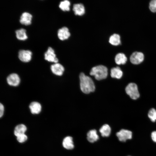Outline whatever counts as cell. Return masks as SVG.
I'll return each instance as SVG.
<instances>
[{
	"label": "cell",
	"mask_w": 156,
	"mask_h": 156,
	"mask_svg": "<svg viewBox=\"0 0 156 156\" xmlns=\"http://www.w3.org/2000/svg\"><path fill=\"white\" fill-rule=\"evenodd\" d=\"M27 130L25 125L23 124H20L17 125L15 128L14 134L15 136L17 137L20 135L25 134Z\"/></svg>",
	"instance_id": "16"
},
{
	"label": "cell",
	"mask_w": 156,
	"mask_h": 156,
	"mask_svg": "<svg viewBox=\"0 0 156 156\" xmlns=\"http://www.w3.org/2000/svg\"><path fill=\"white\" fill-rule=\"evenodd\" d=\"M148 116L151 121L154 122L156 120V110L154 108H151L148 112Z\"/></svg>",
	"instance_id": "23"
},
{
	"label": "cell",
	"mask_w": 156,
	"mask_h": 156,
	"mask_svg": "<svg viewBox=\"0 0 156 156\" xmlns=\"http://www.w3.org/2000/svg\"><path fill=\"white\" fill-rule=\"evenodd\" d=\"M32 53L30 50H21L18 53V57L21 61L24 62H29L31 59Z\"/></svg>",
	"instance_id": "5"
},
{
	"label": "cell",
	"mask_w": 156,
	"mask_h": 156,
	"mask_svg": "<svg viewBox=\"0 0 156 156\" xmlns=\"http://www.w3.org/2000/svg\"><path fill=\"white\" fill-rule=\"evenodd\" d=\"M45 59L49 62L57 63L58 60L56 57L54 50L52 48L49 47L44 54Z\"/></svg>",
	"instance_id": "6"
},
{
	"label": "cell",
	"mask_w": 156,
	"mask_h": 156,
	"mask_svg": "<svg viewBox=\"0 0 156 156\" xmlns=\"http://www.w3.org/2000/svg\"><path fill=\"white\" fill-rule=\"evenodd\" d=\"M62 145L63 147L68 150H71L73 148L74 145L73 138L70 136L65 137L62 142Z\"/></svg>",
	"instance_id": "13"
},
{
	"label": "cell",
	"mask_w": 156,
	"mask_h": 156,
	"mask_svg": "<svg viewBox=\"0 0 156 156\" xmlns=\"http://www.w3.org/2000/svg\"><path fill=\"white\" fill-rule=\"evenodd\" d=\"M29 107L32 114H37L40 113L41 110L40 104L37 102H31L29 105Z\"/></svg>",
	"instance_id": "14"
},
{
	"label": "cell",
	"mask_w": 156,
	"mask_h": 156,
	"mask_svg": "<svg viewBox=\"0 0 156 156\" xmlns=\"http://www.w3.org/2000/svg\"><path fill=\"white\" fill-rule=\"evenodd\" d=\"M122 75V72L119 67L113 68L111 70L110 75L112 78L119 79Z\"/></svg>",
	"instance_id": "17"
},
{
	"label": "cell",
	"mask_w": 156,
	"mask_h": 156,
	"mask_svg": "<svg viewBox=\"0 0 156 156\" xmlns=\"http://www.w3.org/2000/svg\"><path fill=\"white\" fill-rule=\"evenodd\" d=\"M73 10L75 15L79 16H82L84 14L85 11L84 5L81 3L74 4Z\"/></svg>",
	"instance_id": "12"
},
{
	"label": "cell",
	"mask_w": 156,
	"mask_h": 156,
	"mask_svg": "<svg viewBox=\"0 0 156 156\" xmlns=\"http://www.w3.org/2000/svg\"><path fill=\"white\" fill-rule=\"evenodd\" d=\"M99 136L95 129H92L89 131L87 133V138L90 142L93 143L97 141L99 139Z\"/></svg>",
	"instance_id": "15"
},
{
	"label": "cell",
	"mask_w": 156,
	"mask_h": 156,
	"mask_svg": "<svg viewBox=\"0 0 156 156\" xmlns=\"http://www.w3.org/2000/svg\"><path fill=\"white\" fill-rule=\"evenodd\" d=\"M4 107L3 105L0 103V117H1L4 114Z\"/></svg>",
	"instance_id": "26"
},
{
	"label": "cell",
	"mask_w": 156,
	"mask_h": 156,
	"mask_svg": "<svg viewBox=\"0 0 156 156\" xmlns=\"http://www.w3.org/2000/svg\"><path fill=\"white\" fill-rule=\"evenodd\" d=\"M32 16L30 13L24 12L21 16L20 22V23L25 25H28L31 24Z\"/></svg>",
	"instance_id": "10"
},
{
	"label": "cell",
	"mask_w": 156,
	"mask_h": 156,
	"mask_svg": "<svg viewBox=\"0 0 156 156\" xmlns=\"http://www.w3.org/2000/svg\"><path fill=\"white\" fill-rule=\"evenodd\" d=\"M132 135L131 131L125 129H122L116 133L118 140L122 142H125L127 140L131 139Z\"/></svg>",
	"instance_id": "4"
},
{
	"label": "cell",
	"mask_w": 156,
	"mask_h": 156,
	"mask_svg": "<svg viewBox=\"0 0 156 156\" xmlns=\"http://www.w3.org/2000/svg\"><path fill=\"white\" fill-rule=\"evenodd\" d=\"M16 38L19 40H24L27 38L25 29L21 28L16 30L15 31Z\"/></svg>",
	"instance_id": "19"
},
{
	"label": "cell",
	"mask_w": 156,
	"mask_h": 156,
	"mask_svg": "<svg viewBox=\"0 0 156 156\" xmlns=\"http://www.w3.org/2000/svg\"><path fill=\"white\" fill-rule=\"evenodd\" d=\"M79 77L80 88L83 93L88 94L94 91L95 85L90 77L83 73H80Z\"/></svg>",
	"instance_id": "1"
},
{
	"label": "cell",
	"mask_w": 156,
	"mask_h": 156,
	"mask_svg": "<svg viewBox=\"0 0 156 156\" xmlns=\"http://www.w3.org/2000/svg\"><path fill=\"white\" fill-rule=\"evenodd\" d=\"M70 3L69 1L67 0L61 1L60 3L59 7L62 11H69L70 10Z\"/></svg>",
	"instance_id": "22"
},
{
	"label": "cell",
	"mask_w": 156,
	"mask_h": 156,
	"mask_svg": "<svg viewBox=\"0 0 156 156\" xmlns=\"http://www.w3.org/2000/svg\"><path fill=\"white\" fill-rule=\"evenodd\" d=\"M70 35V34L69 29L66 27H63L58 30L57 36L61 40H64L68 39Z\"/></svg>",
	"instance_id": "9"
},
{
	"label": "cell",
	"mask_w": 156,
	"mask_h": 156,
	"mask_svg": "<svg viewBox=\"0 0 156 156\" xmlns=\"http://www.w3.org/2000/svg\"><path fill=\"white\" fill-rule=\"evenodd\" d=\"M90 75L94 76L97 80H102L105 79L107 77L108 69L107 67L103 65H98L91 69Z\"/></svg>",
	"instance_id": "2"
},
{
	"label": "cell",
	"mask_w": 156,
	"mask_h": 156,
	"mask_svg": "<svg viewBox=\"0 0 156 156\" xmlns=\"http://www.w3.org/2000/svg\"><path fill=\"white\" fill-rule=\"evenodd\" d=\"M51 70L54 74L58 76L62 75L64 71L63 66L59 63H55L51 66Z\"/></svg>",
	"instance_id": "11"
},
{
	"label": "cell",
	"mask_w": 156,
	"mask_h": 156,
	"mask_svg": "<svg viewBox=\"0 0 156 156\" xmlns=\"http://www.w3.org/2000/svg\"><path fill=\"white\" fill-rule=\"evenodd\" d=\"M7 81L10 85L17 86L20 82V78L18 75L16 73H12L9 75L7 78Z\"/></svg>",
	"instance_id": "8"
},
{
	"label": "cell",
	"mask_w": 156,
	"mask_h": 156,
	"mask_svg": "<svg viewBox=\"0 0 156 156\" xmlns=\"http://www.w3.org/2000/svg\"><path fill=\"white\" fill-rule=\"evenodd\" d=\"M144 55L140 52H135L133 53L130 57L131 62L133 64H138L140 63L144 60Z\"/></svg>",
	"instance_id": "7"
},
{
	"label": "cell",
	"mask_w": 156,
	"mask_h": 156,
	"mask_svg": "<svg viewBox=\"0 0 156 156\" xmlns=\"http://www.w3.org/2000/svg\"><path fill=\"white\" fill-rule=\"evenodd\" d=\"M101 135L103 137L109 136L111 132V129L109 126L107 124L103 125L99 129Z\"/></svg>",
	"instance_id": "20"
},
{
	"label": "cell",
	"mask_w": 156,
	"mask_h": 156,
	"mask_svg": "<svg viewBox=\"0 0 156 156\" xmlns=\"http://www.w3.org/2000/svg\"><path fill=\"white\" fill-rule=\"evenodd\" d=\"M127 60V57L123 53H119L115 56V61L116 63L118 65L124 64Z\"/></svg>",
	"instance_id": "18"
},
{
	"label": "cell",
	"mask_w": 156,
	"mask_h": 156,
	"mask_svg": "<svg viewBox=\"0 0 156 156\" xmlns=\"http://www.w3.org/2000/svg\"><path fill=\"white\" fill-rule=\"evenodd\" d=\"M151 138L152 140L156 143V131L152 132L151 133Z\"/></svg>",
	"instance_id": "27"
},
{
	"label": "cell",
	"mask_w": 156,
	"mask_h": 156,
	"mask_svg": "<svg viewBox=\"0 0 156 156\" xmlns=\"http://www.w3.org/2000/svg\"><path fill=\"white\" fill-rule=\"evenodd\" d=\"M125 91L127 94L133 99H136L140 96L137 85L134 83H130L126 86Z\"/></svg>",
	"instance_id": "3"
},
{
	"label": "cell",
	"mask_w": 156,
	"mask_h": 156,
	"mask_svg": "<svg viewBox=\"0 0 156 156\" xmlns=\"http://www.w3.org/2000/svg\"><path fill=\"white\" fill-rule=\"evenodd\" d=\"M109 42L113 45L117 46L120 43V35L116 34H112L109 38Z\"/></svg>",
	"instance_id": "21"
},
{
	"label": "cell",
	"mask_w": 156,
	"mask_h": 156,
	"mask_svg": "<svg viewBox=\"0 0 156 156\" xmlns=\"http://www.w3.org/2000/svg\"><path fill=\"white\" fill-rule=\"evenodd\" d=\"M16 139L19 142L23 143L27 141V137L25 134H24L16 137Z\"/></svg>",
	"instance_id": "24"
},
{
	"label": "cell",
	"mask_w": 156,
	"mask_h": 156,
	"mask_svg": "<svg viewBox=\"0 0 156 156\" xmlns=\"http://www.w3.org/2000/svg\"><path fill=\"white\" fill-rule=\"evenodd\" d=\"M149 8L151 11L156 12V0H153L149 3Z\"/></svg>",
	"instance_id": "25"
}]
</instances>
